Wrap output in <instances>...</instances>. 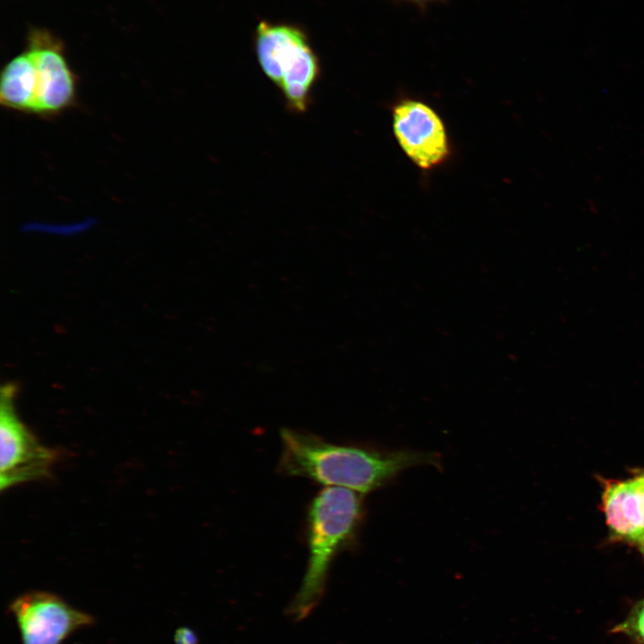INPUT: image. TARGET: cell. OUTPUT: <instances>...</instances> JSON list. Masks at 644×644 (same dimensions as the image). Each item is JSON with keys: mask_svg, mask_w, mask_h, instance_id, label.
Returning <instances> with one entry per match:
<instances>
[{"mask_svg": "<svg viewBox=\"0 0 644 644\" xmlns=\"http://www.w3.org/2000/svg\"><path fill=\"white\" fill-rule=\"evenodd\" d=\"M612 631L623 634L640 644H644V599L639 601L628 616Z\"/></svg>", "mask_w": 644, "mask_h": 644, "instance_id": "cell-10", "label": "cell"}, {"mask_svg": "<svg viewBox=\"0 0 644 644\" xmlns=\"http://www.w3.org/2000/svg\"><path fill=\"white\" fill-rule=\"evenodd\" d=\"M37 72V102L34 114L51 117L72 107L76 101V79L55 38L44 30L29 37Z\"/></svg>", "mask_w": 644, "mask_h": 644, "instance_id": "cell-7", "label": "cell"}, {"mask_svg": "<svg viewBox=\"0 0 644 644\" xmlns=\"http://www.w3.org/2000/svg\"><path fill=\"white\" fill-rule=\"evenodd\" d=\"M412 1H418V2H427V1H431V0H412Z\"/></svg>", "mask_w": 644, "mask_h": 644, "instance_id": "cell-14", "label": "cell"}, {"mask_svg": "<svg viewBox=\"0 0 644 644\" xmlns=\"http://www.w3.org/2000/svg\"><path fill=\"white\" fill-rule=\"evenodd\" d=\"M362 496L344 487H326L310 502L307 569L288 609L295 621L305 618L318 606L333 562L355 543L364 518Z\"/></svg>", "mask_w": 644, "mask_h": 644, "instance_id": "cell-2", "label": "cell"}, {"mask_svg": "<svg viewBox=\"0 0 644 644\" xmlns=\"http://www.w3.org/2000/svg\"><path fill=\"white\" fill-rule=\"evenodd\" d=\"M16 386L8 383L0 395V488L49 476L56 452L43 445L19 419Z\"/></svg>", "mask_w": 644, "mask_h": 644, "instance_id": "cell-4", "label": "cell"}, {"mask_svg": "<svg viewBox=\"0 0 644 644\" xmlns=\"http://www.w3.org/2000/svg\"><path fill=\"white\" fill-rule=\"evenodd\" d=\"M638 549H639V550L642 553V555H644V541H643V543L641 544V546H640Z\"/></svg>", "mask_w": 644, "mask_h": 644, "instance_id": "cell-13", "label": "cell"}, {"mask_svg": "<svg viewBox=\"0 0 644 644\" xmlns=\"http://www.w3.org/2000/svg\"><path fill=\"white\" fill-rule=\"evenodd\" d=\"M636 479L640 485L644 487V471H641L633 478Z\"/></svg>", "mask_w": 644, "mask_h": 644, "instance_id": "cell-12", "label": "cell"}, {"mask_svg": "<svg viewBox=\"0 0 644 644\" xmlns=\"http://www.w3.org/2000/svg\"><path fill=\"white\" fill-rule=\"evenodd\" d=\"M280 439L281 472L361 495L386 486L407 469L442 467L441 456L435 452L340 445L291 428L281 429Z\"/></svg>", "mask_w": 644, "mask_h": 644, "instance_id": "cell-1", "label": "cell"}, {"mask_svg": "<svg viewBox=\"0 0 644 644\" xmlns=\"http://www.w3.org/2000/svg\"><path fill=\"white\" fill-rule=\"evenodd\" d=\"M255 50L262 71L282 92L286 107L297 114L306 112L321 69L304 30L292 24L260 21Z\"/></svg>", "mask_w": 644, "mask_h": 644, "instance_id": "cell-3", "label": "cell"}, {"mask_svg": "<svg viewBox=\"0 0 644 644\" xmlns=\"http://www.w3.org/2000/svg\"><path fill=\"white\" fill-rule=\"evenodd\" d=\"M394 136L403 152L422 169L445 161L450 149L442 119L426 103L403 99L393 110Z\"/></svg>", "mask_w": 644, "mask_h": 644, "instance_id": "cell-6", "label": "cell"}, {"mask_svg": "<svg viewBox=\"0 0 644 644\" xmlns=\"http://www.w3.org/2000/svg\"><path fill=\"white\" fill-rule=\"evenodd\" d=\"M37 89L36 65L27 49L11 59L2 71L1 104L13 111L34 114Z\"/></svg>", "mask_w": 644, "mask_h": 644, "instance_id": "cell-9", "label": "cell"}, {"mask_svg": "<svg viewBox=\"0 0 644 644\" xmlns=\"http://www.w3.org/2000/svg\"><path fill=\"white\" fill-rule=\"evenodd\" d=\"M174 640L175 644H198L199 639L195 631L188 627L176 630Z\"/></svg>", "mask_w": 644, "mask_h": 644, "instance_id": "cell-11", "label": "cell"}, {"mask_svg": "<svg viewBox=\"0 0 644 644\" xmlns=\"http://www.w3.org/2000/svg\"><path fill=\"white\" fill-rule=\"evenodd\" d=\"M602 509L611 535L639 547L644 539V502L637 482L604 480Z\"/></svg>", "mask_w": 644, "mask_h": 644, "instance_id": "cell-8", "label": "cell"}, {"mask_svg": "<svg viewBox=\"0 0 644 644\" xmlns=\"http://www.w3.org/2000/svg\"><path fill=\"white\" fill-rule=\"evenodd\" d=\"M8 613L18 626L21 644H62L95 617L51 592L33 590L13 599Z\"/></svg>", "mask_w": 644, "mask_h": 644, "instance_id": "cell-5", "label": "cell"}]
</instances>
